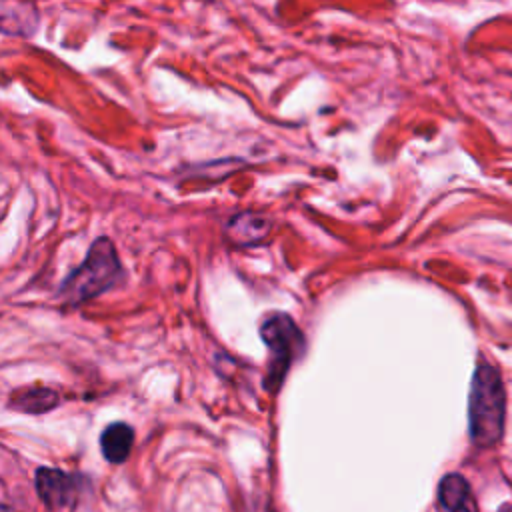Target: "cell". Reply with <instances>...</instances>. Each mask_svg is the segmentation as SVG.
<instances>
[{"label": "cell", "mask_w": 512, "mask_h": 512, "mask_svg": "<svg viewBox=\"0 0 512 512\" xmlns=\"http://www.w3.org/2000/svg\"><path fill=\"white\" fill-rule=\"evenodd\" d=\"M272 228V220L260 212H240L226 220L224 232L236 246H252L262 242Z\"/></svg>", "instance_id": "5"}, {"label": "cell", "mask_w": 512, "mask_h": 512, "mask_svg": "<svg viewBox=\"0 0 512 512\" xmlns=\"http://www.w3.org/2000/svg\"><path fill=\"white\" fill-rule=\"evenodd\" d=\"M120 276V260L114 244L108 238H98L86 260L66 278L60 288V296L66 304H82L104 290H108Z\"/></svg>", "instance_id": "2"}, {"label": "cell", "mask_w": 512, "mask_h": 512, "mask_svg": "<svg viewBox=\"0 0 512 512\" xmlns=\"http://www.w3.org/2000/svg\"><path fill=\"white\" fill-rule=\"evenodd\" d=\"M132 442H134V430L124 422L110 424L100 436L102 454L106 456L108 462H114V464H120L128 458L132 450Z\"/></svg>", "instance_id": "7"}, {"label": "cell", "mask_w": 512, "mask_h": 512, "mask_svg": "<svg viewBox=\"0 0 512 512\" xmlns=\"http://www.w3.org/2000/svg\"><path fill=\"white\" fill-rule=\"evenodd\" d=\"M36 492L46 506L64 508L76 500L78 478L56 468H40L36 472Z\"/></svg>", "instance_id": "4"}, {"label": "cell", "mask_w": 512, "mask_h": 512, "mask_svg": "<svg viewBox=\"0 0 512 512\" xmlns=\"http://www.w3.org/2000/svg\"><path fill=\"white\" fill-rule=\"evenodd\" d=\"M260 336L272 352V362L266 372V388L274 392L282 384L284 374L292 366V360L302 354L304 336L294 320L286 314H272L268 320H264Z\"/></svg>", "instance_id": "3"}, {"label": "cell", "mask_w": 512, "mask_h": 512, "mask_svg": "<svg viewBox=\"0 0 512 512\" xmlns=\"http://www.w3.org/2000/svg\"><path fill=\"white\" fill-rule=\"evenodd\" d=\"M440 512H476L474 496L468 482L460 474H448L438 486Z\"/></svg>", "instance_id": "6"}, {"label": "cell", "mask_w": 512, "mask_h": 512, "mask_svg": "<svg viewBox=\"0 0 512 512\" xmlns=\"http://www.w3.org/2000/svg\"><path fill=\"white\" fill-rule=\"evenodd\" d=\"M10 408L20 410V412H28V414H42L52 410L58 404V394L50 388H40V386H32V388H22L16 390L10 396Z\"/></svg>", "instance_id": "8"}, {"label": "cell", "mask_w": 512, "mask_h": 512, "mask_svg": "<svg viewBox=\"0 0 512 512\" xmlns=\"http://www.w3.org/2000/svg\"><path fill=\"white\" fill-rule=\"evenodd\" d=\"M506 394L498 372L490 364H480L474 372L468 402L470 436L478 446H492L504 432Z\"/></svg>", "instance_id": "1"}, {"label": "cell", "mask_w": 512, "mask_h": 512, "mask_svg": "<svg viewBox=\"0 0 512 512\" xmlns=\"http://www.w3.org/2000/svg\"><path fill=\"white\" fill-rule=\"evenodd\" d=\"M498 512H512V506H510V504H504Z\"/></svg>", "instance_id": "9"}]
</instances>
